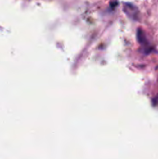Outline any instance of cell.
Listing matches in <instances>:
<instances>
[{"instance_id": "cell-1", "label": "cell", "mask_w": 158, "mask_h": 159, "mask_svg": "<svg viewBox=\"0 0 158 159\" xmlns=\"http://www.w3.org/2000/svg\"><path fill=\"white\" fill-rule=\"evenodd\" d=\"M124 9H125V12L129 15V16H130L131 17V13H137L138 11H137V8L133 6V5H131V4H125V7H124Z\"/></svg>"}, {"instance_id": "cell-2", "label": "cell", "mask_w": 158, "mask_h": 159, "mask_svg": "<svg viewBox=\"0 0 158 159\" xmlns=\"http://www.w3.org/2000/svg\"><path fill=\"white\" fill-rule=\"evenodd\" d=\"M137 39L141 44H145L146 43V36L144 32L142 29H138V33H137Z\"/></svg>"}]
</instances>
